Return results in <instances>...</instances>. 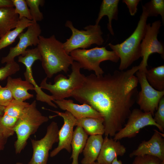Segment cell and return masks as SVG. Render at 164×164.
Returning a JSON list of instances; mask_svg holds the SVG:
<instances>
[{"label":"cell","mask_w":164,"mask_h":164,"mask_svg":"<svg viewBox=\"0 0 164 164\" xmlns=\"http://www.w3.org/2000/svg\"><path fill=\"white\" fill-rule=\"evenodd\" d=\"M65 26L72 32L70 38L63 43L64 50L69 55L76 49H86L93 44L101 46L103 44V32L99 25H89L84 28V30H79L74 27L70 21L67 20Z\"/></svg>","instance_id":"8992f818"},{"label":"cell","mask_w":164,"mask_h":164,"mask_svg":"<svg viewBox=\"0 0 164 164\" xmlns=\"http://www.w3.org/2000/svg\"><path fill=\"white\" fill-rule=\"evenodd\" d=\"M70 54L73 60L80 64L81 68L93 71L97 76L102 75L104 73L100 66L101 62L110 60L116 63L119 60L114 52L108 50L103 47L77 49L72 51Z\"/></svg>","instance_id":"52a82bcc"},{"label":"cell","mask_w":164,"mask_h":164,"mask_svg":"<svg viewBox=\"0 0 164 164\" xmlns=\"http://www.w3.org/2000/svg\"><path fill=\"white\" fill-rule=\"evenodd\" d=\"M56 113V116L62 117L64 124L58 132V144L57 146L50 153V156L53 157L62 149H65L69 153L71 151V142L73 134V128L75 126L76 119L69 111L65 112L45 109Z\"/></svg>","instance_id":"4fadbf2b"},{"label":"cell","mask_w":164,"mask_h":164,"mask_svg":"<svg viewBox=\"0 0 164 164\" xmlns=\"http://www.w3.org/2000/svg\"><path fill=\"white\" fill-rule=\"evenodd\" d=\"M135 73L141 87L137 96V103L141 110L150 112L153 116L160 100L164 97V91H159L151 86L146 79L145 72L138 70Z\"/></svg>","instance_id":"8fae6325"},{"label":"cell","mask_w":164,"mask_h":164,"mask_svg":"<svg viewBox=\"0 0 164 164\" xmlns=\"http://www.w3.org/2000/svg\"><path fill=\"white\" fill-rule=\"evenodd\" d=\"M36 61V59L34 57L30 56L25 57L21 60V63L24 64L26 67V70L24 73L25 80L32 84L34 87L35 91L36 93V99L37 100L45 102L50 106L57 108V105L52 101H54L52 96L43 92L36 83L33 78L32 67Z\"/></svg>","instance_id":"ac0fdd59"},{"label":"cell","mask_w":164,"mask_h":164,"mask_svg":"<svg viewBox=\"0 0 164 164\" xmlns=\"http://www.w3.org/2000/svg\"><path fill=\"white\" fill-rule=\"evenodd\" d=\"M145 74L151 86L159 91H164V65L147 69Z\"/></svg>","instance_id":"484cf974"},{"label":"cell","mask_w":164,"mask_h":164,"mask_svg":"<svg viewBox=\"0 0 164 164\" xmlns=\"http://www.w3.org/2000/svg\"><path fill=\"white\" fill-rule=\"evenodd\" d=\"M142 12L135 29L132 33L121 43L108 45L120 60L119 70L127 69L134 61L141 57V43L145 35L148 17L145 9L142 6Z\"/></svg>","instance_id":"3957f363"},{"label":"cell","mask_w":164,"mask_h":164,"mask_svg":"<svg viewBox=\"0 0 164 164\" xmlns=\"http://www.w3.org/2000/svg\"><path fill=\"white\" fill-rule=\"evenodd\" d=\"M153 119L155 122L164 130V96L160 100Z\"/></svg>","instance_id":"1f68e13d"},{"label":"cell","mask_w":164,"mask_h":164,"mask_svg":"<svg viewBox=\"0 0 164 164\" xmlns=\"http://www.w3.org/2000/svg\"><path fill=\"white\" fill-rule=\"evenodd\" d=\"M10 90L6 86L0 85V105L5 107L13 99Z\"/></svg>","instance_id":"d6a6232c"},{"label":"cell","mask_w":164,"mask_h":164,"mask_svg":"<svg viewBox=\"0 0 164 164\" xmlns=\"http://www.w3.org/2000/svg\"><path fill=\"white\" fill-rule=\"evenodd\" d=\"M11 91L14 99L21 101L33 97V94L29 93L28 90H35L34 86L26 80L21 78H12L11 76L7 78L5 86Z\"/></svg>","instance_id":"d6986e66"},{"label":"cell","mask_w":164,"mask_h":164,"mask_svg":"<svg viewBox=\"0 0 164 164\" xmlns=\"http://www.w3.org/2000/svg\"><path fill=\"white\" fill-rule=\"evenodd\" d=\"M161 161L157 157L145 155L135 156L132 164H160Z\"/></svg>","instance_id":"4dcf8cb0"},{"label":"cell","mask_w":164,"mask_h":164,"mask_svg":"<svg viewBox=\"0 0 164 164\" xmlns=\"http://www.w3.org/2000/svg\"><path fill=\"white\" fill-rule=\"evenodd\" d=\"M19 20L18 15L15 12V8L0 9V38L11 29H15Z\"/></svg>","instance_id":"7402d4cb"},{"label":"cell","mask_w":164,"mask_h":164,"mask_svg":"<svg viewBox=\"0 0 164 164\" xmlns=\"http://www.w3.org/2000/svg\"><path fill=\"white\" fill-rule=\"evenodd\" d=\"M29 103L13 99L4 109L3 115L0 118V126L7 132L12 134L16 123L22 115L25 108Z\"/></svg>","instance_id":"9a60e30c"},{"label":"cell","mask_w":164,"mask_h":164,"mask_svg":"<svg viewBox=\"0 0 164 164\" xmlns=\"http://www.w3.org/2000/svg\"><path fill=\"white\" fill-rule=\"evenodd\" d=\"M41 33L39 25L37 22H34L27 27L25 32H22L19 36V42L15 46L10 48L8 54L2 58L1 63H4L12 62L14 60L15 57L23 55L29 46L37 45Z\"/></svg>","instance_id":"7c38bea8"},{"label":"cell","mask_w":164,"mask_h":164,"mask_svg":"<svg viewBox=\"0 0 164 164\" xmlns=\"http://www.w3.org/2000/svg\"><path fill=\"white\" fill-rule=\"evenodd\" d=\"M161 26V22L159 20L155 21L152 25L150 23L147 24L145 33L141 43L142 60L139 65V70L145 72L147 70V61L149 56L152 53H157L164 59L163 45L157 39Z\"/></svg>","instance_id":"30bf717a"},{"label":"cell","mask_w":164,"mask_h":164,"mask_svg":"<svg viewBox=\"0 0 164 164\" xmlns=\"http://www.w3.org/2000/svg\"><path fill=\"white\" fill-rule=\"evenodd\" d=\"M41 55L42 66L47 78L63 71L67 73L73 60L65 52L63 43L57 39L54 35L48 38L39 36L37 45Z\"/></svg>","instance_id":"7a4b0ae2"},{"label":"cell","mask_w":164,"mask_h":164,"mask_svg":"<svg viewBox=\"0 0 164 164\" xmlns=\"http://www.w3.org/2000/svg\"><path fill=\"white\" fill-rule=\"evenodd\" d=\"M139 65L113 73L86 76L83 84L71 97L80 103L91 106L104 119L105 136L114 137L125 125L137 99L138 79L134 74Z\"/></svg>","instance_id":"6da1fadb"},{"label":"cell","mask_w":164,"mask_h":164,"mask_svg":"<svg viewBox=\"0 0 164 164\" xmlns=\"http://www.w3.org/2000/svg\"><path fill=\"white\" fill-rule=\"evenodd\" d=\"M153 116L150 112H144L138 108L134 109L128 116L127 123L116 133L113 139L119 140L126 138L134 137L141 129L149 125L156 126L163 133L164 130L155 122Z\"/></svg>","instance_id":"ba28073f"},{"label":"cell","mask_w":164,"mask_h":164,"mask_svg":"<svg viewBox=\"0 0 164 164\" xmlns=\"http://www.w3.org/2000/svg\"><path fill=\"white\" fill-rule=\"evenodd\" d=\"M102 135H90L83 150L84 158L81 164H92L97 159L103 144Z\"/></svg>","instance_id":"ffe728a7"},{"label":"cell","mask_w":164,"mask_h":164,"mask_svg":"<svg viewBox=\"0 0 164 164\" xmlns=\"http://www.w3.org/2000/svg\"><path fill=\"white\" fill-rule=\"evenodd\" d=\"M81 67L77 62L73 61L71 65L72 72L68 78L62 74L55 77L54 83L47 82V77L44 78L40 87L49 91L54 100H59L71 97L72 92L80 87L83 84L86 76L80 71Z\"/></svg>","instance_id":"5b68a950"},{"label":"cell","mask_w":164,"mask_h":164,"mask_svg":"<svg viewBox=\"0 0 164 164\" xmlns=\"http://www.w3.org/2000/svg\"><path fill=\"white\" fill-rule=\"evenodd\" d=\"M13 5L15 7V12L18 15L19 19L25 18L32 20V17L29 9L25 0H12Z\"/></svg>","instance_id":"f1b7e54d"},{"label":"cell","mask_w":164,"mask_h":164,"mask_svg":"<svg viewBox=\"0 0 164 164\" xmlns=\"http://www.w3.org/2000/svg\"><path fill=\"white\" fill-rule=\"evenodd\" d=\"M118 157H116L112 162L111 164H122V161L120 160H118ZM92 164H101L97 162H94Z\"/></svg>","instance_id":"8d00e7d4"},{"label":"cell","mask_w":164,"mask_h":164,"mask_svg":"<svg viewBox=\"0 0 164 164\" xmlns=\"http://www.w3.org/2000/svg\"><path fill=\"white\" fill-rule=\"evenodd\" d=\"M160 164H164V161H162Z\"/></svg>","instance_id":"f35d334b"},{"label":"cell","mask_w":164,"mask_h":164,"mask_svg":"<svg viewBox=\"0 0 164 164\" xmlns=\"http://www.w3.org/2000/svg\"><path fill=\"white\" fill-rule=\"evenodd\" d=\"M14 6L12 0H0V9Z\"/></svg>","instance_id":"d590c367"},{"label":"cell","mask_w":164,"mask_h":164,"mask_svg":"<svg viewBox=\"0 0 164 164\" xmlns=\"http://www.w3.org/2000/svg\"><path fill=\"white\" fill-rule=\"evenodd\" d=\"M32 17V20L35 22L42 21L43 19V14L39 9V5L43 6L45 1L43 0H26Z\"/></svg>","instance_id":"83f0119b"},{"label":"cell","mask_w":164,"mask_h":164,"mask_svg":"<svg viewBox=\"0 0 164 164\" xmlns=\"http://www.w3.org/2000/svg\"><path fill=\"white\" fill-rule=\"evenodd\" d=\"M88 135L82 127L77 126L73 131L71 142L72 153L70 159L73 160L71 164H79L78 156L85 147Z\"/></svg>","instance_id":"603a6c76"},{"label":"cell","mask_w":164,"mask_h":164,"mask_svg":"<svg viewBox=\"0 0 164 164\" xmlns=\"http://www.w3.org/2000/svg\"><path fill=\"white\" fill-rule=\"evenodd\" d=\"M36 104L34 100L27 106L16 123L14 128L17 138L14 144L16 154L20 153L24 149L30 136L49 120L48 117L43 115L38 110Z\"/></svg>","instance_id":"277c9868"},{"label":"cell","mask_w":164,"mask_h":164,"mask_svg":"<svg viewBox=\"0 0 164 164\" xmlns=\"http://www.w3.org/2000/svg\"><path fill=\"white\" fill-rule=\"evenodd\" d=\"M59 131L57 123L53 121L48 126L43 137L38 140L31 139L33 153L28 164H47L50 150L58 142Z\"/></svg>","instance_id":"9c48e42d"},{"label":"cell","mask_w":164,"mask_h":164,"mask_svg":"<svg viewBox=\"0 0 164 164\" xmlns=\"http://www.w3.org/2000/svg\"><path fill=\"white\" fill-rule=\"evenodd\" d=\"M8 138L0 127V152L4 149Z\"/></svg>","instance_id":"e575fe53"},{"label":"cell","mask_w":164,"mask_h":164,"mask_svg":"<svg viewBox=\"0 0 164 164\" xmlns=\"http://www.w3.org/2000/svg\"><path fill=\"white\" fill-rule=\"evenodd\" d=\"M61 109L70 112L76 119L86 117L103 118L102 115L90 105L86 104L80 105L70 99L54 100Z\"/></svg>","instance_id":"e0dca14e"},{"label":"cell","mask_w":164,"mask_h":164,"mask_svg":"<svg viewBox=\"0 0 164 164\" xmlns=\"http://www.w3.org/2000/svg\"><path fill=\"white\" fill-rule=\"evenodd\" d=\"M20 70L19 64L15 60L6 63L5 65L0 68V80H2L15 73Z\"/></svg>","instance_id":"f546056e"},{"label":"cell","mask_w":164,"mask_h":164,"mask_svg":"<svg viewBox=\"0 0 164 164\" xmlns=\"http://www.w3.org/2000/svg\"><path fill=\"white\" fill-rule=\"evenodd\" d=\"M103 122V118H84L76 119L75 126H81L88 135H102L104 134Z\"/></svg>","instance_id":"cb8c5ba5"},{"label":"cell","mask_w":164,"mask_h":164,"mask_svg":"<svg viewBox=\"0 0 164 164\" xmlns=\"http://www.w3.org/2000/svg\"><path fill=\"white\" fill-rule=\"evenodd\" d=\"M140 1V0H123L122 2L127 5L130 15L133 16L137 12V5Z\"/></svg>","instance_id":"836d02e7"},{"label":"cell","mask_w":164,"mask_h":164,"mask_svg":"<svg viewBox=\"0 0 164 164\" xmlns=\"http://www.w3.org/2000/svg\"><path fill=\"white\" fill-rule=\"evenodd\" d=\"M119 2V0H103L100 7L98 17L95 22V24L99 25L102 17L104 16H107L108 19L107 28L112 36H114V33L112 26V21L113 19L118 20V5Z\"/></svg>","instance_id":"44dd1931"},{"label":"cell","mask_w":164,"mask_h":164,"mask_svg":"<svg viewBox=\"0 0 164 164\" xmlns=\"http://www.w3.org/2000/svg\"><path fill=\"white\" fill-rule=\"evenodd\" d=\"M34 22L25 18L19 20L15 28L10 30L0 39V50L11 44L24 30L33 23Z\"/></svg>","instance_id":"d4e9b609"},{"label":"cell","mask_w":164,"mask_h":164,"mask_svg":"<svg viewBox=\"0 0 164 164\" xmlns=\"http://www.w3.org/2000/svg\"><path fill=\"white\" fill-rule=\"evenodd\" d=\"M143 6L147 11L148 17L157 16L160 15L162 23L164 24V0H151Z\"/></svg>","instance_id":"4316f807"},{"label":"cell","mask_w":164,"mask_h":164,"mask_svg":"<svg viewBox=\"0 0 164 164\" xmlns=\"http://www.w3.org/2000/svg\"><path fill=\"white\" fill-rule=\"evenodd\" d=\"M126 151V148L119 140L105 136L97 159V162L101 164H111L116 157L123 156Z\"/></svg>","instance_id":"2e32d148"},{"label":"cell","mask_w":164,"mask_h":164,"mask_svg":"<svg viewBox=\"0 0 164 164\" xmlns=\"http://www.w3.org/2000/svg\"><path fill=\"white\" fill-rule=\"evenodd\" d=\"M145 155L155 156L161 161H164V139L156 130L149 140L142 141L137 149L130 154L129 156L132 158Z\"/></svg>","instance_id":"5bb4252c"},{"label":"cell","mask_w":164,"mask_h":164,"mask_svg":"<svg viewBox=\"0 0 164 164\" xmlns=\"http://www.w3.org/2000/svg\"><path fill=\"white\" fill-rule=\"evenodd\" d=\"M5 107L0 105V118L3 115Z\"/></svg>","instance_id":"74e56055"}]
</instances>
